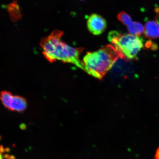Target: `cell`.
<instances>
[{"label":"cell","instance_id":"3957f363","mask_svg":"<svg viewBox=\"0 0 159 159\" xmlns=\"http://www.w3.org/2000/svg\"><path fill=\"white\" fill-rule=\"evenodd\" d=\"M109 41L114 45L119 57L126 61L135 59L143 46L142 39L131 34L122 35L116 31L110 32Z\"/></svg>","mask_w":159,"mask_h":159},{"label":"cell","instance_id":"5b68a950","mask_svg":"<svg viewBox=\"0 0 159 159\" xmlns=\"http://www.w3.org/2000/svg\"><path fill=\"white\" fill-rule=\"evenodd\" d=\"M117 17L119 21L126 26L131 34L140 37L144 33V28L142 25L138 22L132 21L130 16L125 12H120Z\"/></svg>","mask_w":159,"mask_h":159},{"label":"cell","instance_id":"7a4b0ae2","mask_svg":"<svg viewBox=\"0 0 159 159\" xmlns=\"http://www.w3.org/2000/svg\"><path fill=\"white\" fill-rule=\"evenodd\" d=\"M119 57L114 46L108 45L97 51L87 53L82 61L85 72L101 80L112 68Z\"/></svg>","mask_w":159,"mask_h":159},{"label":"cell","instance_id":"52a82bcc","mask_svg":"<svg viewBox=\"0 0 159 159\" xmlns=\"http://www.w3.org/2000/svg\"><path fill=\"white\" fill-rule=\"evenodd\" d=\"M145 37L152 39L159 38V25L156 21H149L145 24L144 31Z\"/></svg>","mask_w":159,"mask_h":159},{"label":"cell","instance_id":"8992f818","mask_svg":"<svg viewBox=\"0 0 159 159\" xmlns=\"http://www.w3.org/2000/svg\"><path fill=\"white\" fill-rule=\"evenodd\" d=\"M107 22L101 16L93 14L89 16L87 21V27L90 32L95 35H100L107 27Z\"/></svg>","mask_w":159,"mask_h":159},{"label":"cell","instance_id":"6da1fadb","mask_svg":"<svg viewBox=\"0 0 159 159\" xmlns=\"http://www.w3.org/2000/svg\"><path fill=\"white\" fill-rule=\"evenodd\" d=\"M63 33L62 31L55 30L41 39L40 45L43 56L49 62L60 61L70 63L85 71L84 65L79 59L84 48L72 47L63 42L61 40Z\"/></svg>","mask_w":159,"mask_h":159},{"label":"cell","instance_id":"277c9868","mask_svg":"<svg viewBox=\"0 0 159 159\" xmlns=\"http://www.w3.org/2000/svg\"><path fill=\"white\" fill-rule=\"evenodd\" d=\"M0 98L3 106L10 111L21 112L27 108V101L24 98L13 95L9 91H2Z\"/></svg>","mask_w":159,"mask_h":159},{"label":"cell","instance_id":"9c48e42d","mask_svg":"<svg viewBox=\"0 0 159 159\" xmlns=\"http://www.w3.org/2000/svg\"><path fill=\"white\" fill-rule=\"evenodd\" d=\"M154 159H159V148L157 149L156 154L154 156Z\"/></svg>","mask_w":159,"mask_h":159},{"label":"cell","instance_id":"8fae6325","mask_svg":"<svg viewBox=\"0 0 159 159\" xmlns=\"http://www.w3.org/2000/svg\"><path fill=\"white\" fill-rule=\"evenodd\" d=\"M82 1H83V0H82Z\"/></svg>","mask_w":159,"mask_h":159},{"label":"cell","instance_id":"ba28073f","mask_svg":"<svg viewBox=\"0 0 159 159\" xmlns=\"http://www.w3.org/2000/svg\"><path fill=\"white\" fill-rule=\"evenodd\" d=\"M3 157L5 159H16L15 156L9 154H5Z\"/></svg>","mask_w":159,"mask_h":159},{"label":"cell","instance_id":"30bf717a","mask_svg":"<svg viewBox=\"0 0 159 159\" xmlns=\"http://www.w3.org/2000/svg\"><path fill=\"white\" fill-rule=\"evenodd\" d=\"M155 19H156V21L159 25V13L156 15V17H155Z\"/></svg>","mask_w":159,"mask_h":159}]
</instances>
